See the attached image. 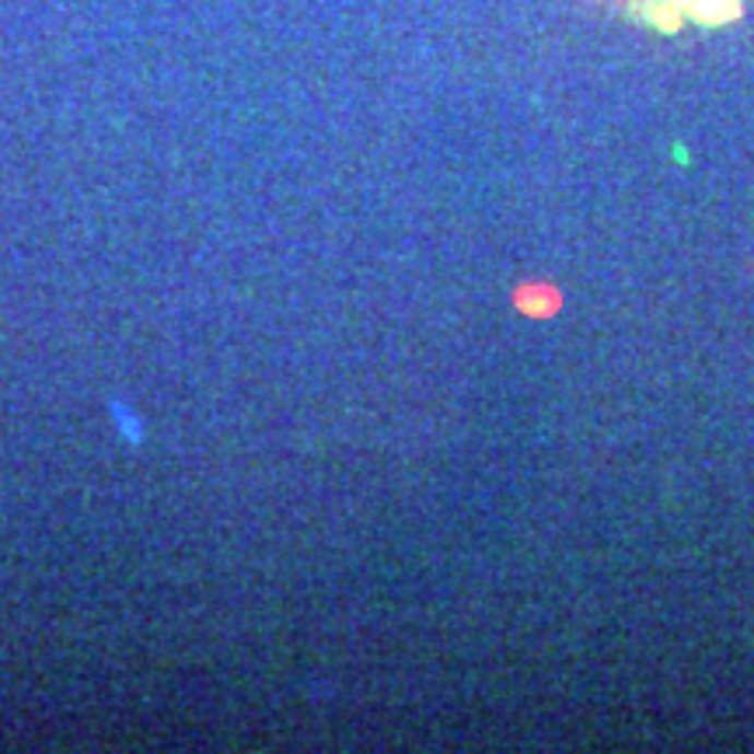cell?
Wrapping results in <instances>:
<instances>
[{"label":"cell","mask_w":754,"mask_h":754,"mask_svg":"<svg viewBox=\"0 0 754 754\" xmlns=\"http://www.w3.org/2000/svg\"><path fill=\"white\" fill-rule=\"evenodd\" d=\"M517 308L525 311L528 318H552L555 311L563 308V294L555 286L545 283H531L517 291Z\"/></svg>","instance_id":"obj_1"}]
</instances>
